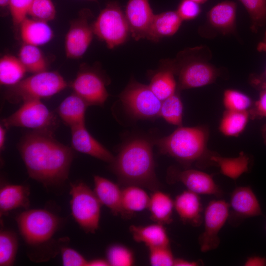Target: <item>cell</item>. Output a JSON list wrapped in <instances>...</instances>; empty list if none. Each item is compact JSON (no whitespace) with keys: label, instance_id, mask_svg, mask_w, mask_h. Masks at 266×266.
I'll return each mask as SVG.
<instances>
[{"label":"cell","instance_id":"obj_1","mask_svg":"<svg viewBox=\"0 0 266 266\" xmlns=\"http://www.w3.org/2000/svg\"><path fill=\"white\" fill-rule=\"evenodd\" d=\"M52 132H30L18 145L29 176L45 186L65 181L73 158L71 148L55 140Z\"/></svg>","mask_w":266,"mask_h":266},{"label":"cell","instance_id":"obj_2","mask_svg":"<svg viewBox=\"0 0 266 266\" xmlns=\"http://www.w3.org/2000/svg\"><path fill=\"white\" fill-rule=\"evenodd\" d=\"M153 145V141L137 137L122 146L111 163L121 184L142 186L153 191L158 190L160 184L155 171Z\"/></svg>","mask_w":266,"mask_h":266},{"label":"cell","instance_id":"obj_3","mask_svg":"<svg viewBox=\"0 0 266 266\" xmlns=\"http://www.w3.org/2000/svg\"><path fill=\"white\" fill-rule=\"evenodd\" d=\"M208 135L204 126H181L153 142L161 154L174 158L186 168L194 163L205 167L213 165L210 158L213 153L207 147Z\"/></svg>","mask_w":266,"mask_h":266},{"label":"cell","instance_id":"obj_4","mask_svg":"<svg viewBox=\"0 0 266 266\" xmlns=\"http://www.w3.org/2000/svg\"><path fill=\"white\" fill-rule=\"evenodd\" d=\"M66 86V81L58 72L45 70L34 73L12 86L6 98L12 103L40 100L57 94Z\"/></svg>","mask_w":266,"mask_h":266},{"label":"cell","instance_id":"obj_5","mask_svg":"<svg viewBox=\"0 0 266 266\" xmlns=\"http://www.w3.org/2000/svg\"><path fill=\"white\" fill-rule=\"evenodd\" d=\"M70 208L72 215L86 233L98 229L101 203L95 192L83 182L71 183Z\"/></svg>","mask_w":266,"mask_h":266},{"label":"cell","instance_id":"obj_6","mask_svg":"<svg viewBox=\"0 0 266 266\" xmlns=\"http://www.w3.org/2000/svg\"><path fill=\"white\" fill-rule=\"evenodd\" d=\"M94 34L109 49L125 43L131 34L125 13L116 2L108 3L92 25Z\"/></svg>","mask_w":266,"mask_h":266},{"label":"cell","instance_id":"obj_7","mask_svg":"<svg viewBox=\"0 0 266 266\" xmlns=\"http://www.w3.org/2000/svg\"><path fill=\"white\" fill-rule=\"evenodd\" d=\"M16 221L23 238L27 243L31 245L49 240L60 224L57 216L41 209L25 211L17 216Z\"/></svg>","mask_w":266,"mask_h":266},{"label":"cell","instance_id":"obj_8","mask_svg":"<svg viewBox=\"0 0 266 266\" xmlns=\"http://www.w3.org/2000/svg\"><path fill=\"white\" fill-rule=\"evenodd\" d=\"M119 99L127 112L135 119L160 117L162 101L148 85L133 80L120 94Z\"/></svg>","mask_w":266,"mask_h":266},{"label":"cell","instance_id":"obj_9","mask_svg":"<svg viewBox=\"0 0 266 266\" xmlns=\"http://www.w3.org/2000/svg\"><path fill=\"white\" fill-rule=\"evenodd\" d=\"M2 122L5 128L20 127L52 132L53 127L57 125L56 117L40 100L23 102L16 111L3 119Z\"/></svg>","mask_w":266,"mask_h":266},{"label":"cell","instance_id":"obj_10","mask_svg":"<svg viewBox=\"0 0 266 266\" xmlns=\"http://www.w3.org/2000/svg\"><path fill=\"white\" fill-rule=\"evenodd\" d=\"M178 76L177 90L201 87L214 82L219 72L216 67L198 57H189L185 61H171Z\"/></svg>","mask_w":266,"mask_h":266},{"label":"cell","instance_id":"obj_11","mask_svg":"<svg viewBox=\"0 0 266 266\" xmlns=\"http://www.w3.org/2000/svg\"><path fill=\"white\" fill-rule=\"evenodd\" d=\"M229 203L224 200H212L203 213L204 231L199 237L200 249L207 252L215 249L220 244L218 233L229 219Z\"/></svg>","mask_w":266,"mask_h":266},{"label":"cell","instance_id":"obj_12","mask_svg":"<svg viewBox=\"0 0 266 266\" xmlns=\"http://www.w3.org/2000/svg\"><path fill=\"white\" fill-rule=\"evenodd\" d=\"M167 180L170 183H182L188 190L198 195L220 196L222 191L212 175L200 170L186 168L179 170L171 167L167 171Z\"/></svg>","mask_w":266,"mask_h":266},{"label":"cell","instance_id":"obj_13","mask_svg":"<svg viewBox=\"0 0 266 266\" xmlns=\"http://www.w3.org/2000/svg\"><path fill=\"white\" fill-rule=\"evenodd\" d=\"M71 86L88 105L102 106L108 97L104 80L91 69L80 71Z\"/></svg>","mask_w":266,"mask_h":266},{"label":"cell","instance_id":"obj_14","mask_svg":"<svg viewBox=\"0 0 266 266\" xmlns=\"http://www.w3.org/2000/svg\"><path fill=\"white\" fill-rule=\"evenodd\" d=\"M125 14L131 35L136 41L146 38L155 14L148 0H129Z\"/></svg>","mask_w":266,"mask_h":266},{"label":"cell","instance_id":"obj_15","mask_svg":"<svg viewBox=\"0 0 266 266\" xmlns=\"http://www.w3.org/2000/svg\"><path fill=\"white\" fill-rule=\"evenodd\" d=\"M86 16L74 22L67 33L65 42L67 58L77 59L87 51L92 40L94 32Z\"/></svg>","mask_w":266,"mask_h":266},{"label":"cell","instance_id":"obj_16","mask_svg":"<svg viewBox=\"0 0 266 266\" xmlns=\"http://www.w3.org/2000/svg\"><path fill=\"white\" fill-rule=\"evenodd\" d=\"M229 205V217L233 216V219L241 220L263 214L259 200L250 186L235 188L231 194Z\"/></svg>","mask_w":266,"mask_h":266},{"label":"cell","instance_id":"obj_17","mask_svg":"<svg viewBox=\"0 0 266 266\" xmlns=\"http://www.w3.org/2000/svg\"><path fill=\"white\" fill-rule=\"evenodd\" d=\"M71 144L76 151L111 163L115 157L88 132L85 125L71 128Z\"/></svg>","mask_w":266,"mask_h":266},{"label":"cell","instance_id":"obj_18","mask_svg":"<svg viewBox=\"0 0 266 266\" xmlns=\"http://www.w3.org/2000/svg\"><path fill=\"white\" fill-rule=\"evenodd\" d=\"M174 207L184 224L199 227L203 222L202 206L198 194L188 190L183 191L176 197Z\"/></svg>","mask_w":266,"mask_h":266},{"label":"cell","instance_id":"obj_19","mask_svg":"<svg viewBox=\"0 0 266 266\" xmlns=\"http://www.w3.org/2000/svg\"><path fill=\"white\" fill-rule=\"evenodd\" d=\"M236 7L235 2L230 0L215 5L207 13L209 25L223 34L233 33L235 29Z\"/></svg>","mask_w":266,"mask_h":266},{"label":"cell","instance_id":"obj_20","mask_svg":"<svg viewBox=\"0 0 266 266\" xmlns=\"http://www.w3.org/2000/svg\"><path fill=\"white\" fill-rule=\"evenodd\" d=\"M182 21L176 11L155 14L146 38L157 42L163 37L172 36L178 31Z\"/></svg>","mask_w":266,"mask_h":266},{"label":"cell","instance_id":"obj_21","mask_svg":"<svg viewBox=\"0 0 266 266\" xmlns=\"http://www.w3.org/2000/svg\"><path fill=\"white\" fill-rule=\"evenodd\" d=\"M175 72L171 61H165L162 67L152 76L148 86L161 101L177 90Z\"/></svg>","mask_w":266,"mask_h":266},{"label":"cell","instance_id":"obj_22","mask_svg":"<svg viewBox=\"0 0 266 266\" xmlns=\"http://www.w3.org/2000/svg\"><path fill=\"white\" fill-rule=\"evenodd\" d=\"M95 190L97 196L102 204L107 206L114 215L122 214V193L119 186L102 177H94Z\"/></svg>","mask_w":266,"mask_h":266},{"label":"cell","instance_id":"obj_23","mask_svg":"<svg viewBox=\"0 0 266 266\" xmlns=\"http://www.w3.org/2000/svg\"><path fill=\"white\" fill-rule=\"evenodd\" d=\"M129 230L135 241L144 243L149 248L169 246V239L162 224L156 223L144 226L133 225Z\"/></svg>","mask_w":266,"mask_h":266},{"label":"cell","instance_id":"obj_24","mask_svg":"<svg viewBox=\"0 0 266 266\" xmlns=\"http://www.w3.org/2000/svg\"><path fill=\"white\" fill-rule=\"evenodd\" d=\"M86 102L74 93L67 97L60 104L58 112L62 121L70 128L85 125Z\"/></svg>","mask_w":266,"mask_h":266},{"label":"cell","instance_id":"obj_25","mask_svg":"<svg viewBox=\"0 0 266 266\" xmlns=\"http://www.w3.org/2000/svg\"><path fill=\"white\" fill-rule=\"evenodd\" d=\"M20 26L21 38L26 44L36 46L43 45L54 36L51 28L44 21L26 17Z\"/></svg>","mask_w":266,"mask_h":266},{"label":"cell","instance_id":"obj_26","mask_svg":"<svg viewBox=\"0 0 266 266\" xmlns=\"http://www.w3.org/2000/svg\"><path fill=\"white\" fill-rule=\"evenodd\" d=\"M29 188L22 185L6 184L0 190V216L19 207L29 206Z\"/></svg>","mask_w":266,"mask_h":266},{"label":"cell","instance_id":"obj_27","mask_svg":"<svg viewBox=\"0 0 266 266\" xmlns=\"http://www.w3.org/2000/svg\"><path fill=\"white\" fill-rule=\"evenodd\" d=\"M213 165L220 168V172L225 176L236 180L249 169L250 160L243 152L234 158L224 157L213 153L210 158Z\"/></svg>","mask_w":266,"mask_h":266},{"label":"cell","instance_id":"obj_28","mask_svg":"<svg viewBox=\"0 0 266 266\" xmlns=\"http://www.w3.org/2000/svg\"><path fill=\"white\" fill-rule=\"evenodd\" d=\"M173 208L174 201L168 194L158 190L153 191L148 207L152 220L162 225L170 224Z\"/></svg>","mask_w":266,"mask_h":266},{"label":"cell","instance_id":"obj_29","mask_svg":"<svg viewBox=\"0 0 266 266\" xmlns=\"http://www.w3.org/2000/svg\"><path fill=\"white\" fill-rule=\"evenodd\" d=\"M150 197L139 186H126L122 190V215L129 217L133 213L148 208Z\"/></svg>","mask_w":266,"mask_h":266},{"label":"cell","instance_id":"obj_30","mask_svg":"<svg viewBox=\"0 0 266 266\" xmlns=\"http://www.w3.org/2000/svg\"><path fill=\"white\" fill-rule=\"evenodd\" d=\"M249 118L248 111L225 110L220 122L219 131L226 136H237L244 131Z\"/></svg>","mask_w":266,"mask_h":266},{"label":"cell","instance_id":"obj_31","mask_svg":"<svg viewBox=\"0 0 266 266\" xmlns=\"http://www.w3.org/2000/svg\"><path fill=\"white\" fill-rule=\"evenodd\" d=\"M27 70L18 58L6 55L0 60L1 85L13 86L20 82Z\"/></svg>","mask_w":266,"mask_h":266},{"label":"cell","instance_id":"obj_32","mask_svg":"<svg viewBox=\"0 0 266 266\" xmlns=\"http://www.w3.org/2000/svg\"><path fill=\"white\" fill-rule=\"evenodd\" d=\"M18 58L28 71L36 73L46 70V60L36 46L24 43L20 49Z\"/></svg>","mask_w":266,"mask_h":266},{"label":"cell","instance_id":"obj_33","mask_svg":"<svg viewBox=\"0 0 266 266\" xmlns=\"http://www.w3.org/2000/svg\"><path fill=\"white\" fill-rule=\"evenodd\" d=\"M183 106L177 91L162 101L160 117H162L166 122L178 127L182 126Z\"/></svg>","mask_w":266,"mask_h":266},{"label":"cell","instance_id":"obj_34","mask_svg":"<svg viewBox=\"0 0 266 266\" xmlns=\"http://www.w3.org/2000/svg\"><path fill=\"white\" fill-rule=\"evenodd\" d=\"M18 249V240L15 233L2 231L0 233V266H12Z\"/></svg>","mask_w":266,"mask_h":266},{"label":"cell","instance_id":"obj_35","mask_svg":"<svg viewBox=\"0 0 266 266\" xmlns=\"http://www.w3.org/2000/svg\"><path fill=\"white\" fill-rule=\"evenodd\" d=\"M223 102L226 110L248 111L254 102L246 94L234 89H227L223 94Z\"/></svg>","mask_w":266,"mask_h":266},{"label":"cell","instance_id":"obj_36","mask_svg":"<svg viewBox=\"0 0 266 266\" xmlns=\"http://www.w3.org/2000/svg\"><path fill=\"white\" fill-rule=\"evenodd\" d=\"M249 14L251 29L256 32L266 24V0H239Z\"/></svg>","mask_w":266,"mask_h":266},{"label":"cell","instance_id":"obj_37","mask_svg":"<svg viewBox=\"0 0 266 266\" xmlns=\"http://www.w3.org/2000/svg\"><path fill=\"white\" fill-rule=\"evenodd\" d=\"M106 255L110 266H130L134 262L132 251L120 244H114L109 246L107 250Z\"/></svg>","mask_w":266,"mask_h":266},{"label":"cell","instance_id":"obj_38","mask_svg":"<svg viewBox=\"0 0 266 266\" xmlns=\"http://www.w3.org/2000/svg\"><path fill=\"white\" fill-rule=\"evenodd\" d=\"M28 14L32 18L47 22L54 19L56 9L51 0H33Z\"/></svg>","mask_w":266,"mask_h":266},{"label":"cell","instance_id":"obj_39","mask_svg":"<svg viewBox=\"0 0 266 266\" xmlns=\"http://www.w3.org/2000/svg\"><path fill=\"white\" fill-rule=\"evenodd\" d=\"M149 251V259L152 266H173L175 259L169 246L150 248Z\"/></svg>","mask_w":266,"mask_h":266},{"label":"cell","instance_id":"obj_40","mask_svg":"<svg viewBox=\"0 0 266 266\" xmlns=\"http://www.w3.org/2000/svg\"><path fill=\"white\" fill-rule=\"evenodd\" d=\"M33 0H10L9 11L13 25L20 26L27 17L29 9Z\"/></svg>","mask_w":266,"mask_h":266},{"label":"cell","instance_id":"obj_41","mask_svg":"<svg viewBox=\"0 0 266 266\" xmlns=\"http://www.w3.org/2000/svg\"><path fill=\"white\" fill-rule=\"evenodd\" d=\"M201 11L200 4L192 0H181L176 11L184 21L196 18L200 14Z\"/></svg>","mask_w":266,"mask_h":266},{"label":"cell","instance_id":"obj_42","mask_svg":"<svg viewBox=\"0 0 266 266\" xmlns=\"http://www.w3.org/2000/svg\"><path fill=\"white\" fill-rule=\"evenodd\" d=\"M61 256L65 266H88V262L77 251L69 247H62Z\"/></svg>","mask_w":266,"mask_h":266},{"label":"cell","instance_id":"obj_43","mask_svg":"<svg viewBox=\"0 0 266 266\" xmlns=\"http://www.w3.org/2000/svg\"><path fill=\"white\" fill-rule=\"evenodd\" d=\"M259 88L261 91L259 98L248 110L251 119L266 118V85Z\"/></svg>","mask_w":266,"mask_h":266},{"label":"cell","instance_id":"obj_44","mask_svg":"<svg viewBox=\"0 0 266 266\" xmlns=\"http://www.w3.org/2000/svg\"><path fill=\"white\" fill-rule=\"evenodd\" d=\"M245 266H266V258L258 256H250L244 263Z\"/></svg>","mask_w":266,"mask_h":266},{"label":"cell","instance_id":"obj_45","mask_svg":"<svg viewBox=\"0 0 266 266\" xmlns=\"http://www.w3.org/2000/svg\"><path fill=\"white\" fill-rule=\"evenodd\" d=\"M199 261H190L181 258L175 259L173 266H197L200 265Z\"/></svg>","mask_w":266,"mask_h":266},{"label":"cell","instance_id":"obj_46","mask_svg":"<svg viewBox=\"0 0 266 266\" xmlns=\"http://www.w3.org/2000/svg\"><path fill=\"white\" fill-rule=\"evenodd\" d=\"M253 85L259 88L263 85L266 84V67L263 73L260 77H253L251 80Z\"/></svg>","mask_w":266,"mask_h":266},{"label":"cell","instance_id":"obj_47","mask_svg":"<svg viewBox=\"0 0 266 266\" xmlns=\"http://www.w3.org/2000/svg\"><path fill=\"white\" fill-rule=\"evenodd\" d=\"M110 266L107 260L103 259H96L88 262V266Z\"/></svg>","mask_w":266,"mask_h":266},{"label":"cell","instance_id":"obj_48","mask_svg":"<svg viewBox=\"0 0 266 266\" xmlns=\"http://www.w3.org/2000/svg\"><path fill=\"white\" fill-rule=\"evenodd\" d=\"M5 133V129L1 125L0 127V148L1 150L3 148Z\"/></svg>","mask_w":266,"mask_h":266},{"label":"cell","instance_id":"obj_49","mask_svg":"<svg viewBox=\"0 0 266 266\" xmlns=\"http://www.w3.org/2000/svg\"><path fill=\"white\" fill-rule=\"evenodd\" d=\"M257 49L259 52H266V32H265L264 40L259 42Z\"/></svg>","mask_w":266,"mask_h":266},{"label":"cell","instance_id":"obj_50","mask_svg":"<svg viewBox=\"0 0 266 266\" xmlns=\"http://www.w3.org/2000/svg\"><path fill=\"white\" fill-rule=\"evenodd\" d=\"M10 0H0V6L1 9H9V4Z\"/></svg>","mask_w":266,"mask_h":266},{"label":"cell","instance_id":"obj_51","mask_svg":"<svg viewBox=\"0 0 266 266\" xmlns=\"http://www.w3.org/2000/svg\"><path fill=\"white\" fill-rule=\"evenodd\" d=\"M262 133L265 142L266 143V125H265L262 129Z\"/></svg>","mask_w":266,"mask_h":266},{"label":"cell","instance_id":"obj_52","mask_svg":"<svg viewBox=\"0 0 266 266\" xmlns=\"http://www.w3.org/2000/svg\"><path fill=\"white\" fill-rule=\"evenodd\" d=\"M199 4L204 3L207 1V0H192Z\"/></svg>","mask_w":266,"mask_h":266},{"label":"cell","instance_id":"obj_53","mask_svg":"<svg viewBox=\"0 0 266 266\" xmlns=\"http://www.w3.org/2000/svg\"><path fill=\"white\" fill-rule=\"evenodd\" d=\"M91 0V1H96L97 0Z\"/></svg>","mask_w":266,"mask_h":266},{"label":"cell","instance_id":"obj_54","mask_svg":"<svg viewBox=\"0 0 266 266\" xmlns=\"http://www.w3.org/2000/svg\"></svg>","mask_w":266,"mask_h":266}]
</instances>
